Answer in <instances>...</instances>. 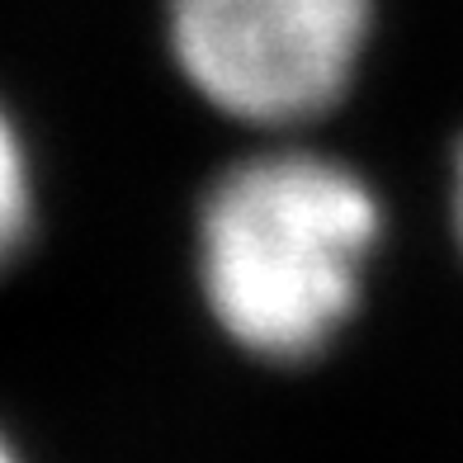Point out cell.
<instances>
[{
    "label": "cell",
    "instance_id": "6da1fadb",
    "mask_svg": "<svg viewBox=\"0 0 463 463\" xmlns=\"http://www.w3.org/2000/svg\"><path fill=\"white\" fill-rule=\"evenodd\" d=\"M383 241V203L354 165L275 146L208 184L194 265L208 317L265 364H303L350 326L369 260Z\"/></svg>",
    "mask_w": 463,
    "mask_h": 463
},
{
    "label": "cell",
    "instance_id": "7a4b0ae2",
    "mask_svg": "<svg viewBox=\"0 0 463 463\" xmlns=\"http://www.w3.org/2000/svg\"><path fill=\"white\" fill-rule=\"evenodd\" d=\"M373 0H165L180 76L250 128H298L350 90Z\"/></svg>",
    "mask_w": 463,
    "mask_h": 463
},
{
    "label": "cell",
    "instance_id": "3957f363",
    "mask_svg": "<svg viewBox=\"0 0 463 463\" xmlns=\"http://www.w3.org/2000/svg\"><path fill=\"white\" fill-rule=\"evenodd\" d=\"M33 232V171L24 137L0 109V269H5L19 250H24Z\"/></svg>",
    "mask_w": 463,
    "mask_h": 463
},
{
    "label": "cell",
    "instance_id": "277c9868",
    "mask_svg": "<svg viewBox=\"0 0 463 463\" xmlns=\"http://www.w3.org/2000/svg\"><path fill=\"white\" fill-rule=\"evenodd\" d=\"M449 213H454V237H458V250H463V142L454 152V175H449Z\"/></svg>",
    "mask_w": 463,
    "mask_h": 463
},
{
    "label": "cell",
    "instance_id": "5b68a950",
    "mask_svg": "<svg viewBox=\"0 0 463 463\" xmlns=\"http://www.w3.org/2000/svg\"><path fill=\"white\" fill-rule=\"evenodd\" d=\"M0 463H19V458H14V449L5 445V439H0Z\"/></svg>",
    "mask_w": 463,
    "mask_h": 463
}]
</instances>
